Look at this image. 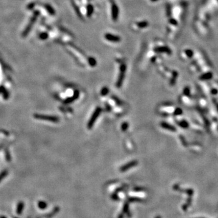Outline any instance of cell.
<instances>
[{
    "label": "cell",
    "mask_w": 218,
    "mask_h": 218,
    "mask_svg": "<svg viewBox=\"0 0 218 218\" xmlns=\"http://www.w3.org/2000/svg\"><path fill=\"white\" fill-rule=\"evenodd\" d=\"M125 68L124 65H123L122 67H121V73H120V75L119 77V79L117 81V84H116V86L118 88H119L121 86H122V84H123V80H124V72H125Z\"/></svg>",
    "instance_id": "cell-4"
},
{
    "label": "cell",
    "mask_w": 218,
    "mask_h": 218,
    "mask_svg": "<svg viewBox=\"0 0 218 218\" xmlns=\"http://www.w3.org/2000/svg\"><path fill=\"white\" fill-rule=\"evenodd\" d=\"M127 125H128L127 123H124V124L123 125V127H122V129H123V130H125V129H127V127H128Z\"/></svg>",
    "instance_id": "cell-11"
},
{
    "label": "cell",
    "mask_w": 218,
    "mask_h": 218,
    "mask_svg": "<svg viewBox=\"0 0 218 218\" xmlns=\"http://www.w3.org/2000/svg\"><path fill=\"white\" fill-rule=\"evenodd\" d=\"M0 218H7V217H6L5 216H0Z\"/></svg>",
    "instance_id": "cell-12"
},
{
    "label": "cell",
    "mask_w": 218,
    "mask_h": 218,
    "mask_svg": "<svg viewBox=\"0 0 218 218\" xmlns=\"http://www.w3.org/2000/svg\"><path fill=\"white\" fill-rule=\"evenodd\" d=\"M108 88H106V87H104V88H102V90H101V94H102V95H106V94H107V93H108Z\"/></svg>",
    "instance_id": "cell-10"
},
{
    "label": "cell",
    "mask_w": 218,
    "mask_h": 218,
    "mask_svg": "<svg viewBox=\"0 0 218 218\" xmlns=\"http://www.w3.org/2000/svg\"><path fill=\"white\" fill-rule=\"evenodd\" d=\"M78 92H75L74 96H73L72 98H71L67 99V100L65 101V103H69V102H72L73 101H74V100H75L76 99L78 98Z\"/></svg>",
    "instance_id": "cell-6"
},
{
    "label": "cell",
    "mask_w": 218,
    "mask_h": 218,
    "mask_svg": "<svg viewBox=\"0 0 218 218\" xmlns=\"http://www.w3.org/2000/svg\"><path fill=\"white\" fill-rule=\"evenodd\" d=\"M47 205L46 204V202H45L44 201H40L38 203V207L40 209H45L47 207Z\"/></svg>",
    "instance_id": "cell-7"
},
{
    "label": "cell",
    "mask_w": 218,
    "mask_h": 218,
    "mask_svg": "<svg viewBox=\"0 0 218 218\" xmlns=\"http://www.w3.org/2000/svg\"><path fill=\"white\" fill-rule=\"evenodd\" d=\"M156 218H161V217H159V216H158V217H156Z\"/></svg>",
    "instance_id": "cell-13"
},
{
    "label": "cell",
    "mask_w": 218,
    "mask_h": 218,
    "mask_svg": "<svg viewBox=\"0 0 218 218\" xmlns=\"http://www.w3.org/2000/svg\"><path fill=\"white\" fill-rule=\"evenodd\" d=\"M137 164H138V161H131V162H129V163L126 164L124 165H123V167H121L120 168V171H122V172H124V171H127V170H128L130 168L135 167Z\"/></svg>",
    "instance_id": "cell-3"
},
{
    "label": "cell",
    "mask_w": 218,
    "mask_h": 218,
    "mask_svg": "<svg viewBox=\"0 0 218 218\" xmlns=\"http://www.w3.org/2000/svg\"><path fill=\"white\" fill-rule=\"evenodd\" d=\"M24 206H25V204H24V202L20 201L18 203V205L17 206V209H16V212H17V214L21 215L22 214L23 210H24Z\"/></svg>",
    "instance_id": "cell-5"
},
{
    "label": "cell",
    "mask_w": 218,
    "mask_h": 218,
    "mask_svg": "<svg viewBox=\"0 0 218 218\" xmlns=\"http://www.w3.org/2000/svg\"><path fill=\"white\" fill-rule=\"evenodd\" d=\"M17 218V217H14V218Z\"/></svg>",
    "instance_id": "cell-14"
},
{
    "label": "cell",
    "mask_w": 218,
    "mask_h": 218,
    "mask_svg": "<svg viewBox=\"0 0 218 218\" xmlns=\"http://www.w3.org/2000/svg\"><path fill=\"white\" fill-rule=\"evenodd\" d=\"M35 118L41 120H46L50 121L52 123H58L59 121V118L55 116H48V115H41V114H35Z\"/></svg>",
    "instance_id": "cell-1"
},
{
    "label": "cell",
    "mask_w": 218,
    "mask_h": 218,
    "mask_svg": "<svg viewBox=\"0 0 218 218\" xmlns=\"http://www.w3.org/2000/svg\"><path fill=\"white\" fill-rule=\"evenodd\" d=\"M7 174H8L7 170H4V171H2V172L0 173V183L1 182L2 180H3L4 177H6Z\"/></svg>",
    "instance_id": "cell-9"
},
{
    "label": "cell",
    "mask_w": 218,
    "mask_h": 218,
    "mask_svg": "<svg viewBox=\"0 0 218 218\" xmlns=\"http://www.w3.org/2000/svg\"><path fill=\"white\" fill-rule=\"evenodd\" d=\"M101 112V108H100V107L96 108V109L94 110V113H93V114L92 115L91 118L90 119L88 124H87V127H88V129H91V128H92L93 124H94L96 120V119L98 118L99 115H100V113Z\"/></svg>",
    "instance_id": "cell-2"
},
{
    "label": "cell",
    "mask_w": 218,
    "mask_h": 218,
    "mask_svg": "<svg viewBox=\"0 0 218 218\" xmlns=\"http://www.w3.org/2000/svg\"><path fill=\"white\" fill-rule=\"evenodd\" d=\"M106 38H107V40H109L110 41H118V38L116 37V36H114L113 35H106Z\"/></svg>",
    "instance_id": "cell-8"
}]
</instances>
